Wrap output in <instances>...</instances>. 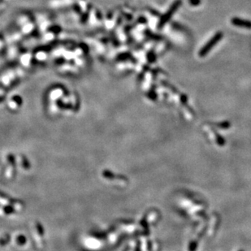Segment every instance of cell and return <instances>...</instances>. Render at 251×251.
<instances>
[{
	"instance_id": "6da1fadb",
	"label": "cell",
	"mask_w": 251,
	"mask_h": 251,
	"mask_svg": "<svg viewBox=\"0 0 251 251\" xmlns=\"http://www.w3.org/2000/svg\"><path fill=\"white\" fill-rule=\"evenodd\" d=\"M182 1L181 0H176L175 2L171 5V7H169L168 11L165 14L163 15V17H161L160 21L159 22V25H158V28L160 29V28H163L164 25H166V23L170 21V19L172 18V17L175 14L176 11L178 10V8L181 6Z\"/></svg>"
},
{
	"instance_id": "3957f363",
	"label": "cell",
	"mask_w": 251,
	"mask_h": 251,
	"mask_svg": "<svg viewBox=\"0 0 251 251\" xmlns=\"http://www.w3.org/2000/svg\"><path fill=\"white\" fill-rule=\"evenodd\" d=\"M231 23L235 26L245 28V29H251V21H247V20H243V19L234 17V18L231 20Z\"/></svg>"
},
{
	"instance_id": "5b68a950",
	"label": "cell",
	"mask_w": 251,
	"mask_h": 251,
	"mask_svg": "<svg viewBox=\"0 0 251 251\" xmlns=\"http://www.w3.org/2000/svg\"><path fill=\"white\" fill-rule=\"evenodd\" d=\"M154 57H155V55H154L153 52H150V53H149L148 54V55H147V59H150V58H152V60H153V62H154V60H155V58H154Z\"/></svg>"
},
{
	"instance_id": "7a4b0ae2",
	"label": "cell",
	"mask_w": 251,
	"mask_h": 251,
	"mask_svg": "<svg viewBox=\"0 0 251 251\" xmlns=\"http://www.w3.org/2000/svg\"><path fill=\"white\" fill-rule=\"evenodd\" d=\"M223 36H224V34H223L222 32H218V33H215V34L209 40L208 42L206 43V45L200 50L199 53H198L199 56H200V57H204L205 55H207V54L211 51V49H212L213 47H215V45H216L217 43L223 38Z\"/></svg>"
},
{
	"instance_id": "277c9868",
	"label": "cell",
	"mask_w": 251,
	"mask_h": 251,
	"mask_svg": "<svg viewBox=\"0 0 251 251\" xmlns=\"http://www.w3.org/2000/svg\"><path fill=\"white\" fill-rule=\"evenodd\" d=\"M189 2L191 6L197 7L201 3V0H189Z\"/></svg>"
}]
</instances>
